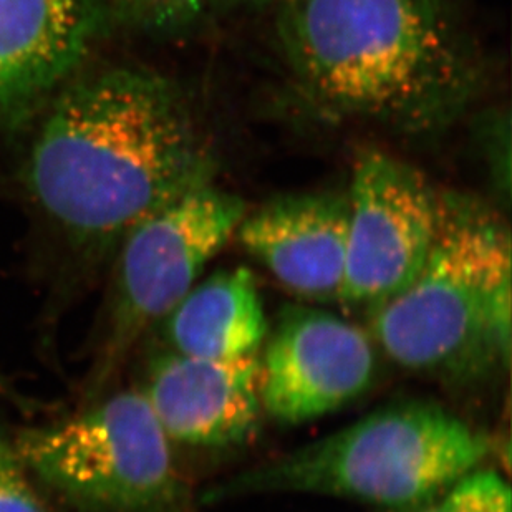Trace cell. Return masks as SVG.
Segmentation results:
<instances>
[{
	"label": "cell",
	"instance_id": "1",
	"mask_svg": "<svg viewBox=\"0 0 512 512\" xmlns=\"http://www.w3.org/2000/svg\"><path fill=\"white\" fill-rule=\"evenodd\" d=\"M42 113L22 183L88 281L146 216L214 181L189 103L148 68L77 73Z\"/></svg>",
	"mask_w": 512,
	"mask_h": 512
},
{
	"label": "cell",
	"instance_id": "2",
	"mask_svg": "<svg viewBox=\"0 0 512 512\" xmlns=\"http://www.w3.org/2000/svg\"><path fill=\"white\" fill-rule=\"evenodd\" d=\"M276 32L295 88L317 110L405 135L451 125L483 82L448 0H282Z\"/></svg>",
	"mask_w": 512,
	"mask_h": 512
},
{
	"label": "cell",
	"instance_id": "3",
	"mask_svg": "<svg viewBox=\"0 0 512 512\" xmlns=\"http://www.w3.org/2000/svg\"><path fill=\"white\" fill-rule=\"evenodd\" d=\"M511 231L483 199L438 191L415 279L370 317L373 342L416 375L466 380L511 367Z\"/></svg>",
	"mask_w": 512,
	"mask_h": 512
},
{
	"label": "cell",
	"instance_id": "4",
	"mask_svg": "<svg viewBox=\"0 0 512 512\" xmlns=\"http://www.w3.org/2000/svg\"><path fill=\"white\" fill-rule=\"evenodd\" d=\"M488 433L431 400H401L297 450L203 489L199 504L320 494L405 511L481 468Z\"/></svg>",
	"mask_w": 512,
	"mask_h": 512
},
{
	"label": "cell",
	"instance_id": "5",
	"mask_svg": "<svg viewBox=\"0 0 512 512\" xmlns=\"http://www.w3.org/2000/svg\"><path fill=\"white\" fill-rule=\"evenodd\" d=\"M92 403L15 436L27 473L80 512H198L145 395L123 390Z\"/></svg>",
	"mask_w": 512,
	"mask_h": 512
},
{
	"label": "cell",
	"instance_id": "6",
	"mask_svg": "<svg viewBox=\"0 0 512 512\" xmlns=\"http://www.w3.org/2000/svg\"><path fill=\"white\" fill-rule=\"evenodd\" d=\"M246 213L244 199L211 181L156 209L121 239L85 380L88 403L103 397L141 337L193 289Z\"/></svg>",
	"mask_w": 512,
	"mask_h": 512
},
{
	"label": "cell",
	"instance_id": "7",
	"mask_svg": "<svg viewBox=\"0 0 512 512\" xmlns=\"http://www.w3.org/2000/svg\"><path fill=\"white\" fill-rule=\"evenodd\" d=\"M347 261L340 304L370 315L415 279L435 236L438 191L418 168L368 150L348 191Z\"/></svg>",
	"mask_w": 512,
	"mask_h": 512
},
{
	"label": "cell",
	"instance_id": "8",
	"mask_svg": "<svg viewBox=\"0 0 512 512\" xmlns=\"http://www.w3.org/2000/svg\"><path fill=\"white\" fill-rule=\"evenodd\" d=\"M261 350L262 411L285 426L340 410L362 397L377 373L372 335L309 304L284 307Z\"/></svg>",
	"mask_w": 512,
	"mask_h": 512
},
{
	"label": "cell",
	"instance_id": "9",
	"mask_svg": "<svg viewBox=\"0 0 512 512\" xmlns=\"http://www.w3.org/2000/svg\"><path fill=\"white\" fill-rule=\"evenodd\" d=\"M259 353L239 358L153 353L140 392L170 441L196 448L239 446L256 435L261 421Z\"/></svg>",
	"mask_w": 512,
	"mask_h": 512
},
{
	"label": "cell",
	"instance_id": "10",
	"mask_svg": "<svg viewBox=\"0 0 512 512\" xmlns=\"http://www.w3.org/2000/svg\"><path fill=\"white\" fill-rule=\"evenodd\" d=\"M102 25L93 0H0V130L42 113Z\"/></svg>",
	"mask_w": 512,
	"mask_h": 512
},
{
	"label": "cell",
	"instance_id": "11",
	"mask_svg": "<svg viewBox=\"0 0 512 512\" xmlns=\"http://www.w3.org/2000/svg\"><path fill=\"white\" fill-rule=\"evenodd\" d=\"M348 219V193L284 194L247 209L234 236L290 294L334 304L345 277Z\"/></svg>",
	"mask_w": 512,
	"mask_h": 512
},
{
	"label": "cell",
	"instance_id": "12",
	"mask_svg": "<svg viewBox=\"0 0 512 512\" xmlns=\"http://www.w3.org/2000/svg\"><path fill=\"white\" fill-rule=\"evenodd\" d=\"M158 327L166 350L201 358L256 355L271 329L256 277L242 266L196 282Z\"/></svg>",
	"mask_w": 512,
	"mask_h": 512
},
{
	"label": "cell",
	"instance_id": "13",
	"mask_svg": "<svg viewBox=\"0 0 512 512\" xmlns=\"http://www.w3.org/2000/svg\"><path fill=\"white\" fill-rule=\"evenodd\" d=\"M103 24L125 29L170 34L194 24L208 0H93Z\"/></svg>",
	"mask_w": 512,
	"mask_h": 512
},
{
	"label": "cell",
	"instance_id": "14",
	"mask_svg": "<svg viewBox=\"0 0 512 512\" xmlns=\"http://www.w3.org/2000/svg\"><path fill=\"white\" fill-rule=\"evenodd\" d=\"M398 512H512L511 488L503 474L478 468L425 503Z\"/></svg>",
	"mask_w": 512,
	"mask_h": 512
},
{
	"label": "cell",
	"instance_id": "15",
	"mask_svg": "<svg viewBox=\"0 0 512 512\" xmlns=\"http://www.w3.org/2000/svg\"><path fill=\"white\" fill-rule=\"evenodd\" d=\"M0 512H49L30 481L29 473L0 430Z\"/></svg>",
	"mask_w": 512,
	"mask_h": 512
}]
</instances>
